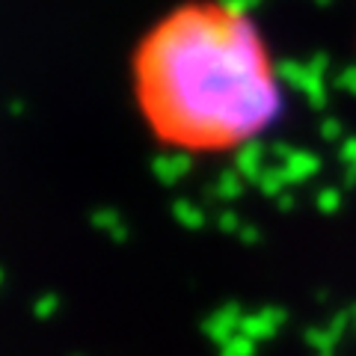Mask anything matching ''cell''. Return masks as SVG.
<instances>
[{
	"label": "cell",
	"instance_id": "cell-1",
	"mask_svg": "<svg viewBox=\"0 0 356 356\" xmlns=\"http://www.w3.org/2000/svg\"><path fill=\"white\" fill-rule=\"evenodd\" d=\"M149 125L175 149H232L259 140L282 113L264 36L232 0H193L149 30L134 54Z\"/></svg>",
	"mask_w": 356,
	"mask_h": 356
},
{
	"label": "cell",
	"instance_id": "cell-2",
	"mask_svg": "<svg viewBox=\"0 0 356 356\" xmlns=\"http://www.w3.org/2000/svg\"><path fill=\"white\" fill-rule=\"evenodd\" d=\"M152 172L161 184L175 187L178 181H184L187 175L193 172V158L187 149H175V152H163L152 161Z\"/></svg>",
	"mask_w": 356,
	"mask_h": 356
},
{
	"label": "cell",
	"instance_id": "cell-3",
	"mask_svg": "<svg viewBox=\"0 0 356 356\" xmlns=\"http://www.w3.org/2000/svg\"><path fill=\"white\" fill-rule=\"evenodd\" d=\"M241 324H243L241 306H238V303H229V306L217 309L214 315H208V318L202 321V332H205L211 341L226 344L229 339H235L238 332H241Z\"/></svg>",
	"mask_w": 356,
	"mask_h": 356
},
{
	"label": "cell",
	"instance_id": "cell-4",
	"mask_svg": "<svg viewBox=\"0 0 356 356\" xmlns=\"http://www.w3.org/2000/svg\"><path fill=\"white\" fill-rule=\"evenodd\" d=\"M282 324H285V312L270 306V309L255 312V315H243L241 332L243 336H250L252 341H264V339H273Z\"/></svg>",
	"mask_w": 356,
	"mask_h": 356
},
{
	"label": "cell",
	"instance_id": "cell-5",
	"mask_svg": "<svg viewBox=\"0 0 356 356\" xmlns=\"http://www.w3.org/2000/svg\"><path fill=\"white\" fill-rule=\"evenodd\" d=\"M276 154L280 158H285L280 163V170L285 172L288 178V184H300V181H306V178H312L318 172V158L315 154H309V152H291V149H276Z\"/></svg>",
	"mask_w": 356,
	"mask_h": 356
},
{
	"label": "cell",
	"instance_id": "cell-6",
	"mask_svg": "<svg viewBox=\"0 0 356 356\" xmlns=\"http://www.w3.org/2000/svg\"><path fill=\"white\" fill-rule=\"evenodd\" d=\"M264 163V149H261V143H247V146H241L238 152H235V170L247 178V181H259L261 178V172L267 170V166H261Z\"/></svg>",
	"mask_w": 356,
	"mask_h": 356
},
{
	"label": "cell",
	"instance_id": "cell-7",
	"mask_svg": "<svg viewBox=\"0 0 356 356\" xmlns=\"http://www.w3.org/2000/svg\"><path fill=\"white\" fill-rule=\"evenodd\" d=\"M243 178L238 170H222L217 175L214 184L205 187V199H222V202H232V199H238L243 193Z\"/></svg>",
	"mask_w": 356,
	"mask_h": 356
},
{
	"label": "cell",
	"instance_id": "cell-8",
	"mask_svg": "<svg viewBox=\"0 0 356 356\" xmlns=\"http://www.w3.org/2000/svg\"><path fill=\"white\" fill-rule=\"evenodd\" d=\"M92 226L95 229H102V232H107L113 241H128V226H125V220H122V214L119 211H113V208H98V211H92Z\"/></svg>",
	"mask_w": 356,
	"mask_h": 356
},
{
	"label": "cell",
	"instance_id": "cell-9",
	"mask_svg": "<svg viewBox=\"0 0 356 356\" xmlns=\"http://www.w3.org/2000/svg\"><path fill=\"white\" fill-rule=\"evenodd\" d=\"M172 217L181 222L184 229H193V232L205 226V211L199 205H193L191 199H175L172 202Z\"/></svg>",
	"mask_w": 356,
	"mask_h": 356
},
{
	"label": "cell",
	"instance_id": "cell-10",
	"mask_svg": "<svg viewBox=\"0 0 356 356\" xmlns=\"http://www.w3.org/2000/svg\"><path fill=\"white\" fill-rule=\"evenodd\" d=\"M255 184H259L261 193H267V196H282V191L288 187V178H285V172L280 170V166H267Z\"/></svg>",
	"mask_w": 356,
	"mask_h": 356
},
{
	"label": "cell",
	"instance_id": "cell-11",
	"mask_svg": "<svg viewBox=\"0 0 356 356\" xmlns=\"http://www.w3.org/2000/svg\"><path fill=\"white\" fill-rule=\"evenodd\" d=\"M220 356H255V341L250 336H243V332H238L235 339H229L222 344Z\"/></svg>",
	"mask_w": 356,
	"mask_h": 356
},
{
	"label": "cell",
	"instance_id": "cell-12",
	"mask_svg": "<svg viewBox=\"0 0 356 356\" xmlns=\"http://www.w3.org/2000/svg\"><path fill=\"white\" fill-rule=\"evenodd\" d=\"M57 309H60V297L57 294H42L36 300V306H33V315H36L39 321H48L57 315Z\"/></svg>",
	"mask_w": 356,
	"mask_h": 356
},
{
	"label": "cell",
	"instance_id": "cell-13",
	"mask_svg": "<svg viewBox=\"0 0 356 356\" xmlns=\"http://www.w3.org/2000/svg\"><path fill=\"white\" fill-rule=\"evenodd\" d=\"M217 226H220V232H226V235H238V232H241V220H238L235 211H222V214L217 217Z\"/></svg>",
	"mask_w": 356,
	"mask_h": 356
},
{
	"label": "cell",
	"instance_id": "cell-14",
	"mask_svg": "<svg viewBox=\"0 0 356 356\" xmlns=\"http://www.w3.org/2000/svg\"><path fill=\"white\" fill-rule=\"evenodd\" d=\"M318 205H321V211H324V214H330V211L339 208V196L332 193V191H324V193H321V199H318Z\"/></svg>",
	"mask_w": 356,
	"mask_h": 356
},
{
	"label": "cell",
	"instance_id": "cell-15",
	"mask_svg": "<svg viewBox=\"0 0 356 356\" xmlns=\"http://www.w3.org/2000/svg\"><path fill=\"white\" fill-rule=\"evenodd\" d=\"M238 238L243 241V243H259V229L255 226H241V232H238Z\"/></svg>",
	"mask_w": 356,
	"mask_h": 356
},
{
	"label": "cell",
	"instance_id": "cell-16",
	"mask_svg": "<svg viewBox=\"0 0 356 356\" xmlns=\"http://www.w3.org/2000/svg\"><path fill=\"white\" fill-rule=\"evenodd\" d=\"M341 158H344V163H348L350 172H353V170H356V143H348V146H344Z\"/></svg>",
	"mask_w": 356,
	"mask_h": 356
},
{
	"label": "cell",
	"instance_id": "cell-17",
	"mask_svg": "<svg viewBox=\"0 0 356 356\" xmlns=\"http://www.w3.org/2000/svg\"><path fill=\"white\" fill-rule=\"evenodd\" d=\"M3 276H6V273H3V267H0V285H3Z\"/></svg>",
	"mask_w": 356,
	"mask_h": 356
}]
</instances>
